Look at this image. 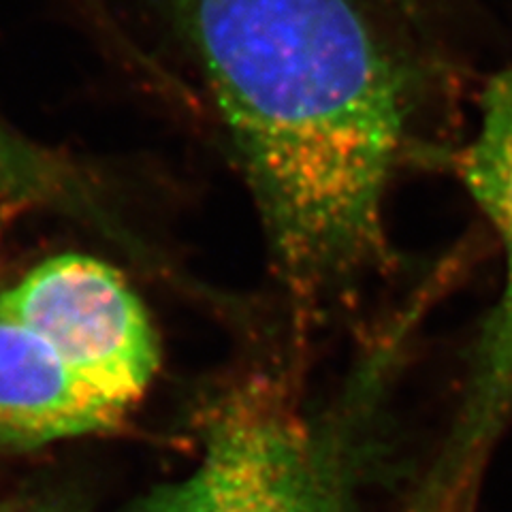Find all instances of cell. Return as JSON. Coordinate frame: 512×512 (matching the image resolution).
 Listing matches in <instances>:
<instances>
[{
  "instance_id": "6da1fadb",
  "label": "cell",
  "mask_w": 512,
  "mask_h": 512,
  "mask_svg": "<svg viewBox=\"0 0 512 512\" xmlns=\"http://www.w3.org/2000/svg\"><path fill=\"white\" fill-rule=\"evenodd\" d=\"M301 320L391 265L406 135L391 54L352 0H173Z\"/></svg>"
},
{
  "instance_id": "7a4b0ae2",
  "label": "cell",
  "mask_w": 512,
  "mask_h": 512,
  "mask_svg": "<svg viewBox=\"0 0 512 512\" xmlns=\"http://www.w3.org/2000/svg\"><path fill=\"white\" fill-rule=\"evenodd\" d=\"M410 325L318 408L299 404L271 376L229 384L203 408L199 466L124 512H359L382 446L384 389Z\"/></svg>"
},
{
  "instance_id": "3957f363",
  "label": "cell",
  "mask_w": 512,
  "mask_h": 512,
  "mask_svg": "<svg viewBox=\"0 0 512 512\" xmlns=\"http://www.w3.org/2000/svg\"><path fill=\"white\" fill-rule=\"evenodd\" d=\"M0 318L26 329L77 382L131 412L160 365L150 314L116 267L88 254L45 259L0 291Z\"/></svg>"
},
{
  "instance_id": "277c9868",
  "label": "cell",
  "mask_w": 512,
  "mask_h": 512,
  "mask_svg": "<svg viewBox=\"0 0 512 512\" xmlns=\"http://www.w3.org/2000/svg\"><path fill=\"white\" fill-rule=\"evenodd\" d=\"M463 178L502 239L506 282L472 348L453 427L419 487L442 510H466L491 446L512 421V62L487 88Z\"/></svg>"
},
{
  "instance_id": "5b68a950",
  "label": "cell",
  "mask_w": 512,
  "mask_h": 512,
  "mask_svg": "<svg viewBox=\"0 0 512 512\" xmlns=\"http://www.w3.org/2000/svg\"><path fill=\"white\" fill-rule=\"evenodd\" d=\"M126 416L77 382L35 335L0 318V457L109 434Z\"/></svg>"
},
{
  "instance_id": "8992f818",
  "label": "cell",
  "mask_w": 512,
  "mask_h": 512,
  "mask_svg": "<svg viewBox=\"0 0 512 512\" xmlns=\"http://www.w3.org/2000/svg\"><path fill=\"white\" fill-rule=\"evenodd\" d=\"M0 201L99 216V201L82 173L5 126H0Z\"/></svg>"
},
{
  "instance_id": "52a82bcc",
  "label": "cell",
  "mask_w": 512,
  "mask_h": 512,
  "mask_svg": "<svg viewBox=\"0 0 512 512\" xmlns=\"http://www.w3.org/2000/svg\"><path fill=\"white\" fill-rule=\"evenodd\" d=\"M0 512H86V508L75 495L43 491L3 500L0 502Z\"/></svg>"
}]
</instances>
